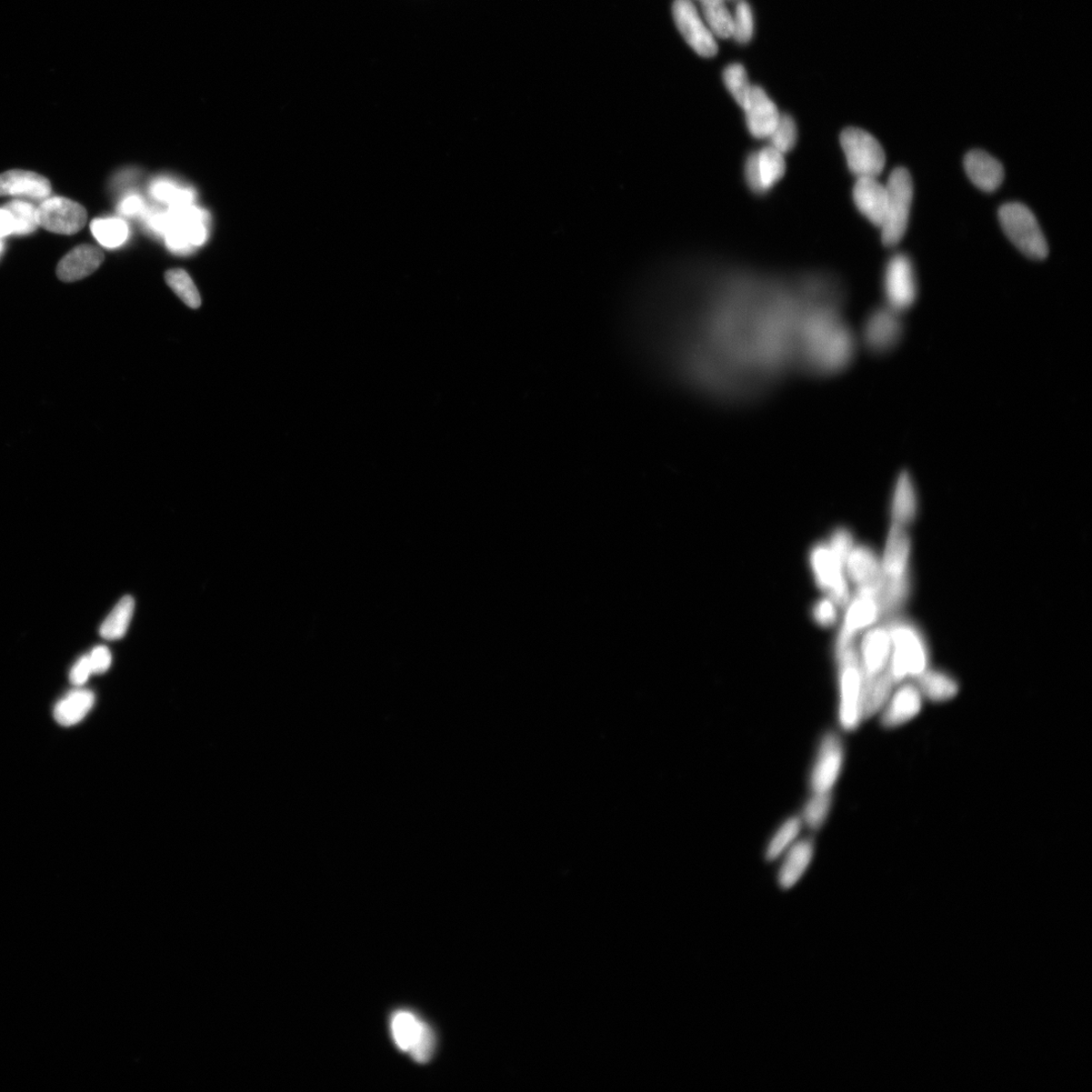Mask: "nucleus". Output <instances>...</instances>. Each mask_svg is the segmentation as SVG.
Instances as JSON below:
<instances>
[{
	"label": "nucleus",
	"instance_id": "f03ea898",
	"mask_svg": "<svg viewBox=\"0 0 1092 1092\" xmlns=\"http://www.w3.org/2000/svg\"><path fill=\"white\" fill-rule=\"evenodd\" d=\"M891 637L889 674L895 685L916 680L929 668V649L921 630L910 621L895 618L887 625Z\"/></svg>",
	"mask_w": 1092,
	"mask_h": 1092
},
{
	"label": "nucleus",
	"instance_id": "49530a36",
	"mask_svg": "<svg viewBox=\"0 0 1092 1092\" xmlns=\"http://www.w3.org/2000/svg\"><path fill=\"white\" fill-rule=\"evenodd\" d=\"M5 249H6V244L4 242V239H0V257H2V255L4 254Z\"/></svg>",
	"mask_w": 1092,
	"mask_h": 1092
},
{
	"label": "nucleus",
	"instance_id": "2eb2a0df",
	"mask_svg": "<svg viewBox=\"0 0 1092 1092\" xmlns=\"http://www.w3.org/2000/svg\"><path fill=\"white\" fill-rule=\"evenodd\" d=\"M891 637L887 625H881L868 631L861 641L859 655L863 686L889 673L891 657Z\"/></svg>",
	"mask_w": 1092,
	"mask_h": 1092
},
{
	"label": "nucleus",
	"instance_id": "72a5a7b5",
	"mask_svg": "<svg viewBox=\"0 0 1092 1092\" xmlns=\"http://www.w3.org/2000/svg\"><path fill=\"white\" fill-rule=\"evenodd\" d=\"M724 82L736 102L745 108L749 103L751 88H753V85L749 84L745 67L738 63L728 65L724 72Z\"/></svg>",
	"mask_w": 1092,
	"mask_h": 1092
},
{
	"label": "nucleus",
	"instance_id": "9d476101",
	"mask_svg": "<svg viewBox=\"0 0 1092 1092\" xmlns=\"http://www.w3.org/2000/svg\"><path fill=\"white\" fill-rule=\"evenodd\" d=\"M913 541L907 528L891 523L886 539L884 554L881 563V585L903 583L911 580L910 560Z\"/></svg>",
	"mask_w": 1092,
	"mask_h": 1092
},
{
	"label": "nucleus",
	"instance_id": "4468645a",
	"mask_svg": "<svg viewBox=\"0 0 1092 1092\" xmlns=\"http://www.w3.org/2000/svg\"><path fill=\"white\" fill-rule=\"evenodd\" d=\"M900 312L890 307L875 310L866 320L863 340L872 352L887 353L896 347L904 334Z\"/></svg>",
	"mask_w": 1092,
	"mask_h": 1092
},
{
	"label": "nucleus",
	"instance_id": "a19ab883",
	"mask_svg": "<svg viewBox=\"0 0 1092 1092\" xmlns=\"http://www.w3.org/2000/svg\"><path fill=\"white\" fill-rule=\"evenodd\" d=\"M836 603L830 598H825L817 601L813 609V615L816 623L823 626H830L836 623L837 620V607Z\"/></svg>",
	"mask_w": 1092,
	"mask_h": 1092
},
{
	"label": "nucleus",
	"instance_id": "7c9ffc66",
	"mask_svg": "<svg viewBox=\"0 0 1092 1092\" xmlns=\"http://www.w3.org/2000/svg\"><path fill=\"white\" fill-rule=\"evenodd\" d=\"M90 230L97 242L107 248L123 245L129 236L128 225L117 218L96 219L90 224Z\"/></svg>",
	"mask_w": 1092,
	"mask_h": 1092
},
{
	"label": "nucleus",
	"instance_id": "423d86ee",
	"mask_svg": "<svg viewBox=\"0 0 1092 1092\" xmlns=\"http://www.w3.org/2000/svg\"><path fill=\"white\" fill-rule=\"evenodd\" d=\"M847 163L858 177H876L884 172L886 157L877 139L864 129L850 127L840 134Z\"/></svg>",
	"mask_w": 1092,
	"mask_h": 1092
},
{
	"label": "nucleus",
	"instance_id": "aec40b11",
	"mask_svg": "<svg viewBox=\"0 0 1092 1092\" xmlns=\"http://www.w3.org/2000/svg\"><path fill=\"white\" fill-rule=\"evenodd\" d=\"M845 569L857 589L876 588L880 591L881 563L876 554L866 546L851 548L846 560Z\"/></svg>",
	"mask_w": 1092,
	"mask_h": 1092
},
{
	"label": "nucleus",
	"instance_id": "f704fd0d",
	"mask_svg": "<svg viewBox=\"0 0 1092 1092\" xmlns=\"http://www.w3.org/2000/svg\"><path fill=\"white\" fill-rule=\"evenodd\" d=\"M12 214L15 221L16 236H27L36 231L39 227L37 208L25 200H12L5 207Z\"/></svg>",
	"mask_w": 1092,
	"mask_h": 1092
},
{
	"label": "nucleus",
	"instance_id": "c756f323",
	"mask_svg": "<svg viewBox=\"0 0 1092 1092\" xmlns=\"http://www.w3.org/2000/svg\"><path fill=\"white\" fill-rule=\"evenodd\" d=\"M705 23L715 37H733L734 22L726 0H700Z\"/></svg>",
	"mask_w": 1092,
	"mask_h": 1092
},
{
	"label": "nucleus",
	"instance_id": "6e6552de",
	"mask_svg": "<svg viewBox=\"0 0 1092 1092\" xmlns=\"http://www.w3.org/2000/svg\"><path fill=\"white\" fill-rule=\"evenodd\" d=\"M810 564L817 585L838 606L845 607L850 601L845 565L831 552L828 545L819 544L811 549Z\"/></svg>",
	"mask_w": 1092,
	"mask_h": 1092
},
{
	"label": "nucleus",
	"instance_id": "c85d7f7f",
	"mask_svg": "<svg viewBox=\"0 0 1092 1092\" xmlns=\"http://www.w3.org/2000/svg\"><path fill=\"white\" fill-rule=\"evenodd\" d=\"M423 1024L424 1020L420 1019L412 1011H396L390 1019V1030L399 1050L409 1053Z\"/></svg>",
	"mask_w": 1092,
	"mask_h": 1092
},
{
	"label": "nucleus",
	"instance_id": "ddd939ff",
	"mask_svg": "<svg viewBox=\"0 0 1092 1092\" xmlns=\"http://www.w3.org/2000/svg\"><path fill=\"white\" fill-rule=\"evenodd\" d=\"M884 290L888 307L903 313L914 305L917 298V282L913 265L904 254L890 259L884 277Z\"/></svg>",
	"mask_w": 1092,
	"mask_h": 1092
},
{
	"label": "nucleus",
	"instance_id": "f3484780",
	"mask_svg": "<svg viewBox=\"0 0 1092 1092\" xmlns=\"http://www.w3.org/2000/svg\"><path fill=\"white\" fill-rule=\"evenodd\" d=\"M749 131L756 138H769L774 131L781 114L772 99L760 86H753L749 103L744 108Z\"/></svg>",
	"mask_w": 1092,
	"mask_h": 1092
},
{
	"label": "nucleus",
	"instance_id": "ea45409f",
	"mask_svg": "<svg viewBox=\"0 0 1092 1092\" xmlns=\"http://www.w3.org/2000/svg\"><path fill=\"white\" fill-rule=\"evenodd\" d=\"M828 546L831 552L845 565L851 548L854 547L853 536L849 530L839 528L831 535Z\"/></svg>",
	"mask_w": 1092,
	"mask_h": 1092
},
{
	"label": "nucleus",
	"instance_id": "412c9836",
	"mask_svg": "<svg viewBox=\"0 0 1092 1092\" xmlns=\"http://www.w3.org/2000/svg\"><path fill=\"white\" fill-rule=\"evenodd\" d=\"M104 260L102 250L93 245H80L59 263L57 276L62 282H77L94 274Z\"/></svg>",
	"mask_w": 1092,
	"mask_h": 1092
},
{
	"label": "nucleus",
	"instance_id": "58836bf2",
	"mask_svg": "<svg viewBox=\"0 0 1092 1092\" xmlns=\"http://www.w3.org/2000/svg\"><path fill=\"white\" fill-rule=\"evenodd\" d=\"M436 1047V1036L433 1028L425 1023L421 1028L420 1033L416 1038L414 1044L411 1047L409 1054L418 1064H426L433 1058Z\"/></svg>",
	"mask_w": 1092,
	"mask_h": 1092
},
{
	"label": "nucleus",
	"instance_id": "39448f33",
	"mask_svg": "<svg viewBox=\"0 0 1092 1092\" xmlns=\"http://www.w3.org/2000/svg\"><path fill=\"white\" fill-rule=\"evenodd\" d=\"M998 218L1005 233L1021 253L1038 260L1048 256L1046 238L1036 217L1026 206L1006 204L999 208Z\"/></svg>",
	"mask_w": 1092,
	"mask_h": 1092
},
{
	"label": "nucleus",
	"instance_id": "4be33fe9",
	"mask_svg": "<svg viewBox=\"0 0 1092 1092\" xmlns=\"http://www.w3.org/2000/svg\"><path fill=\"white\" fill-rule=\"evenodd\" d=\"M964 167L971 182L984 192L993 193L1003 184V165L982 150L969 152L964 159Z\"/></svg>",
	"mask_w": 1092,
	"mask_h": 1092
},
{
	"label": "nucleus",
	"instance_id": "c03bdc74",
	"mask_svg": "<svg viewBox=\"0 0 1092 1092\" xmlns=\"http://www.w3.org/2000/svg\"><path fill=\"white\" fill-rule=\"evenodd\" d=\"M15 221L6 208H0V239L14 235Z\"/></svg>",
	"mask_w": 1092,
	"mask_h": 1092
},
{
	"label": "nucleus",
	"instance_id": "de8ad7c7",
	"mask_svg": "<svg viewBox=\"0 0 1092 1092\" xmlns=\"http://www.w3.org/2000/svg\"><path fill=\"white\" fill-rule=\"evenodd\" d=\"M699 2H700V0H699Z\"/></svg>",
	"mask_w": 1092,
	"mask_h": 1092
},
{
	"label": "nucleus",
	"instance_id": "5701e85b",
	"mask_svg": "<svg viewBox=\"0 0 1092 1092\" xmlns=\"http://www.w3.org/2000/svg\"><path fill=\"white\" fill-rule=\"evenodd\" d=\"M918 514V497L914 479L907 472H903L896 479L891 499V523L907 528L915 523Z\"/></svg>",
	"mask_w": 1092,
	"mask_h": 1092
},
{
	"label": "nucleus",
	"instance_id": "6ab92c4d",
	"mask_svg": "<svg viewBox=\"0 0 1092 1092\" xmlns=\"http://www.w3.org/2000/svg\"><path fill=\"white\" fill-rule=\"evenodd\" d=\"M853 198L860 212L872 224L881 228L887 208L886 186L881 185L876 177H858L853 188Z\"/></svg>",
	"mask_w": 1092,
	"mask_h": 1092
},
{
	"label": "nucleus",
	"instance_id": "f8f14e48",
	"mask_svg": "<svg viewBox=\"0 0 1092 1092\" xmlns=\"http://www.w3.org/2000/svg\"><path fill=\"white\" fill-rule=\"evenodd\" d=\"M844 756V747L839 737L834 733L827 734L821 740L816 763L811 770V794H831L843 769Z\"/></svg>",
	"mask_w": 1092,
	"mask_h": 1092
},
{
	"label": "nucleus",
	"instance_id": "0eeeda50",
	"mask_svg": "<svg viewBox=\"0 0 1092 1092\" xmlns=\"http://www.w3.org/2000/svg\"><path fill=\"white\" fill-rule=\"evenodd\" d=\"M879 618V589H858L856 597L848 608L844 625L840 628L836 644V655L853 646L857 635L875 624Z\"/></svg>",
	"mask_w": 1092,
	"mask_h": 1092
},
{
	"label": "nucleus",
	"instance_id": "9b49d317",
	"mask_svg": "<svg viewBox=\"0 0 1092 1092\" xmlns=\"http://www.w3.org/2000/svg\"><path fill=\"white\" fill-rule=\"evenodd\" d=\"M673 15L680 33L698 55L711 58L717 54L715 36L691 0H675Z\"/></svg>",
	"mask_w": 1092,
	"mask_h": 1092
},
{
	"label": "nucleus",
	"instance_id": "2f4dec72",
	"mask_svg": "<svg viewBox=\"0 0 1092 1092\" xmlns=\"http://www.w3.org/2000/svg\"><path fill=\"white\" fill-rule=\"evenodd\" d=\"M801 827H803L801 818L798 816L788 818L771 839L766 849V860L773 861L786 853V850L795 843Z\"/></svg>",
	"mask_w": 1092,
	"mask_h": 1092
},
{
	"label": "nucleus",
	"instance_id": "f257e3e1",
	"mask_svg": "<svg viewBox=\"0 0 1092 1092\" xmlns=\"http://www.w3.org/2000/svg\"><path fill=\"white\" fill-rule=\"evenodd\" d=\"M856 345L850 327L831 310H816L801 321L798 353L804 364L817 373L843 368L853 358Z\"/></svg>",
	"mask_w": 1092,
	"mask_h": 1092
},
{
	"label": "nucleus",
	"instance_id": "cd10ccee",
	"mask_svg": "<svg viewBox=\"0 0 1092 1092\" xmlns=\"http://www.w3.org/2000/svg\"><path fill=\"white\" fill-rule=\"evenodd\" d=\"M135 601L131 596H126L107 615L99 628V634L107 640H116L125 636L134 614Z\"/></svg>",
	"mask_w": 1092,
	"mask_h": 1092
},
{
	"label": "nucleus",
	"instance_id": "e433bc0d",
	"mask_svg": "<svg viewBox=\"0 0 1092 1092\" xmlns=\"http://www.w3.org/2000/svg\"><path fill=\"white\" fill-rule=\"evenodd\" d=\"M797 137L796 123L794 118L788 114L780 116L774 131L769 136L771 146H773L783 154L790 152L795 146Z\"/></svg>",
	"mask_w": 1092,
	"mask_h": 1092
},
{
	"label": "nucleus",
	"instance_id": "b1692460",
	"mask_svg": "<svg viewBox=\"0 0 1092 1092\" xmlns=\"http://www.w3.org/2000/svg\"><path fill=\"white\" fill-rule=\"evenodd\" d=\"M815 855V843L811 839H804L791 846L786 850V857L778 873V884L783 890L794 887L803 878Z\"/></svg>",
	"mask_w": 1092,
	"mask_h": 1092
},
{
	"label": "nucleus",
	"instance_id": "bb28decb",
	"mask_svg": "<svg viewBox=\"0 0 1092 1092\" xmlns=\"http://www.w3.org/2000/svg\"><path fill=\"white\" fill-rule=\"evenodd\" d=\"M755 164L759 182L763 193L772 188L785 174L784 155L773 146H767L755 152Z\"/></svg>",
	"mask_w": 1092,
	"mask_h": 1092
},
{
	"label": "nucleus",
	"instance_id": "473e14b6",
	"mask_svg": "<svg viewBox=\"0 0 1092 1092\" xmlns=\"http://www.w3.org/2000/svg\"><path fill=\"white\" fill-rule=\"evenodd\" d=\"M166 283L176 296L190 309H198L202 298L192 277L184 269H170L165 274Z\"/></svg>",
	"mask_w": 1092,
	"mask_h": 1092
},
{
	"label": "nucleus",
	"instance_id": "4c0bfd02",
	"mask_svg": "<svg viewBox=\"0 0 1092 1092\" xmlns=\"http://www.w3.org/2000/svg\"><path fill=\"white\" fill-rule=\"evenodd\" d=\"M733 37L739 44H747L754 36L755 21L750 6L743 0L739 2L733 15Z\"/></svg>",
	"mask_w": 1092,
	"mask_h": 1092
},
{
	"label": "nucleus",
	"instance_id": "79ce46f5",
	"mask_svg": "<svg viewBox=\"0 0 1092 1092\" xmlns=\"http://www.w3.org/2000/svg\"><path fill=\"white\" fill-rule=\"evenodd\" d=\"M87 657L94 674H104L112 666V653L107 647H95Z\"/></svg>",
	"mask_w": 1092,
	"mask_h": 1092
},
{
	"label": "nucleus",
	"instance_id": "20e7f679",
	"mask_svg": "<svg viewBox=\"0 0 1092 1092\" xmlns=\"http://www.w3.org/2000/svg\"><path fill=\"white\" fill-rule=\"evenodd\" d=\"M886 189L887 208L881 230L884 244L894 247L906 234L913 204L914 185L908 170L904 167L895 168L888 178Z\"/></svg>",
	"mask_w": 1092,
	"mask_h": 1092
},
{
	"label": "nucleus",
	"instance_id": "a18cd8bd",
	"mask_svg": "<svg viewBox=\"0 0 1092 1092\" xmlns=\"http://www.w3.org/2000/svg\"><path fill=\"white\" fill-rule=\"evenodd\" d=\"M142 208V200L136 196H132L123 200L121 206H119V212L126 216H133L141 212Z\"/></svg>",
	"mask_w": 1092,
	"mask_h": 1092
},
{
	"label": "nucleus",
	"instance_id": "393cba45",
	"mask_svg": "<svg viewBox=\"0 0 1092 1092\" xmlns=\"http://www.w3.org/2000/svg\"><path fill=\"white\" fill-rule=\"evenodd\" d=\"M916 685L924 699L934 704L948 703L954 699L960 691L958 681L944 670L928 668L916 680Z\"/></svg>",
	"mask_w": 1092,
	"mask_h": 1092
},
{
	"label": "nucleus",
	"instance_id": "7ed1b4c3",
	"mask_svg": "<svg viewBox=\"0 0 1092 1092\" xmlns=\"http://www.w3.org/2000/svg\"><path fill=\"white\" fill-rule=\"evenodd\" d=\"M839 662V723L845 731L857 729L863 717V674L855 646L836 655Z\"/></svg>",
	"mask_w": 1092,
	"mask_h": 1092
},
{
	"label": "nucleus",
	"instance_id": "c9c22d12",
	"mask_svg": "<svg viewBox=\"0 0 1092 1092\" xmlns=\"http://www.w3.org/2000/svg\"><path fill=\"white\" fill-rule=\"evenodd\" d=\"M831 804H833L831 794H813L805 805L801 820L809 828L819 829L826 823Z\"/></svg>",
	"mask_w": 1092,
	"mask_h": 1092
},
{
	"label": "nucleus",
	"instance_id": "dca6fc26",
	"mask_svg": "<svg viewBox=\"0 0 1092 1092\" xmlns=\"http://www.w3.org/2000/svg\"><path fill=\"white\" fill-rule=\"evenodd\" d=\"M891 693L881 713V726L887 729L903 726L915 719L923 710L924 697L915 683H900Z\"/></svg>",
	"mask_w": 1092,
	"mask_h": 1092
},
{
	"label": "nucleus",
	"instance_id": "37998d69",
	"mask_svg": "<svg viewBox=\"0 0 1092 1092\" xmlns=\"http://www.w3.org/2000/svg\"><path fill=\"white\" fill-rule=\"evenodd\" d=\"M93 670L90 667L88 657L80 658L77 663L70 672V681L77 687L83 686L87 682V680L92 676Z\"/></svg>",
	"mask_w": 1092,
	"mask_h": 1092
},
{
	"label": "nucleus",
	"instance_id": "a878e982",
	"mask_svg": "<svg viewBox=\"0 0 1092 1092\" xmlns=\"http://www.w3.org/2000/svg\"><path fill=\"white\" fill-rule=\"evenodd\" d=\"M96 697L88 690H76L59 701L54 709V717L62 726H73L80 723L92 710Z\"/></svg>",
	"mask_w": 1092,
	"mask_h": 1092
},
{
	"label": "nucleus",
	"instance_id": "1a4fd4ad",
	"mask_svg": "<svg viewBox=\"0 0 1092 1092\" xmlns=\"http://www.w3.org/2000/svg\"><path fill=\"white\" fill-rule=\"evenodd\" d=\"M39 227L47 231L73 235L87 222L86 209L72 199L62 197H47L37 207Z\"/></svg>",
	"mask_w": 1092,
	"mask_h": 1092
},
{
	"label": "nucleus",
	"instance_id": "a211bd4d",
	"mask_svg": "<svg viewBox=\"0 0 1092 1092\" xmlns=\"http://www.w3.org/2000/svg\"><path fill=\"white\" fill-rule=\"evenodd\" d=\"M49 180L27 170H9L0 174V197H19L44 200L51 195Z\"/></svg>",
	"mask_w": 1092,
	"mask_h": 1092
}]
</instances>
